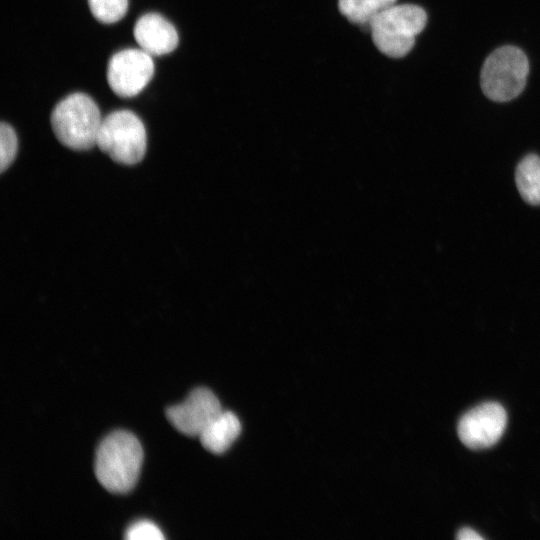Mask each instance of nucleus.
Wrapping results in <instances>:
<instances>
[{
	"label": "nucleus",
	"mask_w": 540,
	"mask_h": 540,
	"mask_svg": "<svg viewBox=\"0 0 540 540\" xmlns=\"http://www.w3.org/2000/svg\"><path fill=\"white\" fill-rule=\"evenodd\" d=\"M515 179L521 197L529 204L540 205V157L525 156L516 168Z\"/></svg>",
	"instance_id": "obj_11"
},
{
	"label": "nucleus",
	"mask_w": 540,
	"mask_h": 540,
	"mask_svg": "<svg viewBox=\"0 0 540 540\" xmlns=\"http://www.w3.org/2000/svg\"><path fill=\"white\" fill-rule=\"evenodd\" d=\"M96 145L116 163L137 164L146 153L145 125L131 110L113 111L102 119Z\"/></svg>",
	"instance_id": "obj_4"
},
{
	"label": "nucleus",
	"mask_w": 540,
	"mask_h": 540,
	"mask_svg": "<svg viewBox=\"0 0 540 540\" xmlns=\"http://www.w3.org/2000/svg\"><path fill=\"white\" fill-rule=\"evenodd\" d=\"M96 20L104 24L120 21L127 13L128 0H87Z\"/></svg>",
	"instance_id": "obj_13"
},
{
	"label": "nucleus",
	"mask_w": 540,
	"mask_h": 540,
	"mask_svg": "<svg viewBox=\"0 0 540 540\" xmlns=\"http://www.w3.org/2000/svg\"><path fill=\"white\" fill-rule=\"evenodd\" d=\"M125 538L128 540H162L164 536L154 523L141 520L126 530Z\"/></svg>",
	"instance_id": "obj_15"
},
{
	"label": "nucleus",
	"mask_w": 540,
	"mask_h": 540,
	"mask_svg": "<svg viewBox=\"0 0 540 540\" xmlns=\"http://www.w3.org/2000/svg\"><path fill=\"white\" fill-rule=\"evenodd\" d=\"M18 140L14 128L5 122L0 125V171L4 172L14 161Z\"/></svg>",
	"instance_id": "obj_14"
},
{
	"label": "nucleus",
	"mask_w": 540,
	"mask_h": 540,
	"mask_svg": "<svg viewBox=\"0 0 540 540\" xmlns=\"http://www.w3.org/2000/svg\"><path fill=\"white\" fill-rule=\"evenodd\" d=\"M133 35L139 47L151 56H162L174 51L179 43L175 26L154 12L143 14L136 21Z\"/></svg>",
	"instance_id": "obj_9"
},
{
	"label": "nucleus",
	"mask_w": 540,
	"mask_h": 540,
	"mask_svg": "<svg viewBox=\"0 0 540 540\" xmlns=\"http://www.w3.org/2000/svg\"><path fill=\"white\" fill-rule=\"evenodd\" d=\"M528 73L525 53L516 46H501L483 63L480 73L482 91L490 100L510 101L524 90Z\"/></svg>",
	"instance_id": "obj_5"
},
{
	"label": "nucleus",
	"mask_w": 540,
	"mask_h": 540,
	"mask_svg": "<svg viewBox=\"0 0 540 540\" xmlns=\"http://www.w3.org/2000/svg\"><path fill=\"white\" fill-rule=\"evenodd\" d=\"M507 424L505 409L496 402L482 403L465 413L458 423L462 443L471 449H484L494 445Z\"/></svg>",
	"instance_id": "obj_7"
},
{
	"label": "nucleus",
	"mask_w": 540,
	"mask_h": 540,
	"mask_svg": "<svg viewBox=\"0 0 540 540\" xmlns=\"http://www.w3.org/2000/svg\"><path fill=\"white\" fill-rule=\"evenodd\" d=\"M396 0H337L339 12L351 23L368 26L374 16Z\"/></svg>",
	"instance_id": "obj_12"
},
{
	"label": "nucleus",
	"mask_w": 540,
	"mask_h": 540,
	"mask_svg": "<svg viewBox=\"0 0 540 540\" xmlns=\"http://www.w3.org/2000/svg\"><path fill=\"white\" fill-rule=\"evenodd\" d=\"M456 538L459 540H483V537L470 527L461 528L458 531Z\"/></svg>",
	"instance_id": "obj_16"
},
{
	"label": "nucleus",
	"mask_w": 540,
	"mask_h": 540,
	"mask_svg": "<svg viewBox=\"0 0 540 540\" xmlns=\"http://www.w3.org/2000/svg\"><path fill=\"white\" fill-rule=\"evenodd\" d=\"M142 461L143 450L139 440L128 431L115 430L97 447L95 476L107 491L128 493L138 480Z\"/></svg>",
	"instance_id": "obj_1"
},
{
	"label": "nucleus",
	"mask_w": 540,
	"mask_h": 540,
	"mask_svg": "<svg viewBox=\"0 0 540 540\" xmlns=\"http://www.w3.org/2000/svg\"><path fill=\"white\" fill-rule=\"evenodd\" d=\"M241 432L238 417L230 411H222L199 435L202 446L214 454L229 449Z\"/></svg>",
	"instance_id": "obj_10"
},
{
	"label": "nucleus",
	"mask_w": 540,
	"mask_h": 540,
	"mask_svg": "<svg viewBox=\"0 0 540 540\" xmlns=\"http://www.w3.org/2000/svg\"><path fill=\"white\" fill-rule=\"evenodd\" d=\"M427 23L425 10L415 4H393L372 18L368 27L375 47L390 58H402L414 47Z\"/></svg>",
	"instance_id": "obj_3"
},
{
	"label": "nucleus",
	"mask_w": 540,
	"mask_h": 540,
	"mask_svg": "<svg viewBox=\"0 0 540 540\" xmlns=\"http://www.w3.org/2000/svg\"><path fill=\"white\" fill-rule=\"evenodd\" d=\"M100 109L87 94L75 92L53 108L50 123L57 140L75 151H86L96 145L102 122Z\"/></svg>",
	"instance_id": "obj_2"
},
{
	"label": "nucleus",
	"mask_w": 540,
	"mask_h": 540,
	"mask_svg": "<svg viewBox=\"0 0 540 540\" xmlns=\"http://www.w3.org/2000/svg\"><path fill=\"white\" fill-rule=\"evenodd\" d=\"M216 395L205 387L193 389L186 400L166 409V417L180 433L198 436L222 412Z\"/></svg>",
	"instance_id": "obj_8"
},
{
	"label": "nucleus",
	"mask_w": 540,
	"mask_h": 540,
	"mask_svg": "<svg viewBox=\"0 0 540 540\" xmlns=\"http://www.w3.org/2000/svg\"><path fill=\"white\" fill-rule=\"evenodd\" d=\"M155 65L141 48H127L112 55L107 65V82L121 98L138 95L151 81Z\"/></svg>",
	"instance_id": "obj_6"
}]
</instances>
